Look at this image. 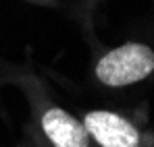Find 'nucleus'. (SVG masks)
<instances>
[{"instance_id":"f257e3e1","label":"nucleus","mask_w":154,"mask_h":147,"mask_svg":"<svg viewBox=\"0 0 154 147\" xmlns=\"http://www.w3.org/2000/svg\"><path fill=\"white\" fill-rule=\"evenodd\" d=\"M154 71V52L144 44H125L104 54L96 77L108 87H123L146 79Z\"/></svg>"},{"instance_id":"7ed1b4c3","label":"nucleus","mask_w":154,"mask_h":147,"mask_svg":"<svg viewBox=\"0 0 154 147\" xmlns=\"http://www.w3.org/2000/svg\"><path fill=\"white\" fill-rule=\"evenodd\" d=\"M42 128L54 147H88L85 126L60 108H50L44 114Z\"/></svg>"},{"instance_id":"f03ea898","label":"nucleus","mask_w":154,"mask_h":147,"mask_svg":"<svg viewBox=\"0 0 154 147\" xmlns=\"http://www.w3.org/2000/svg\"><path fill=\"white\" fill-rule=\"evenodd\" d=\"M83 126L102 147H140V133L119 114L104 110L90 112Z\"/></svg>"}]
</instances>
